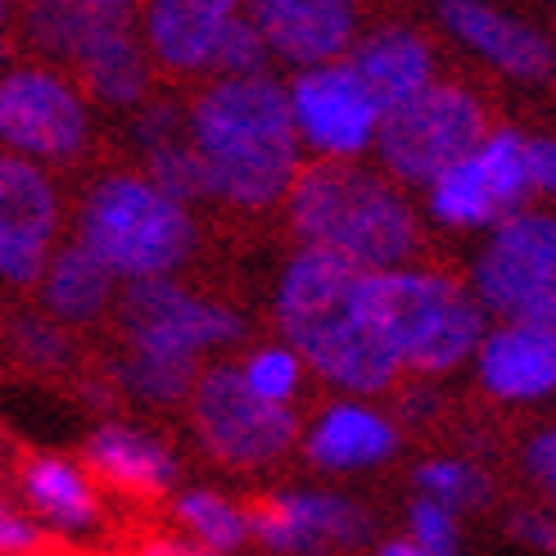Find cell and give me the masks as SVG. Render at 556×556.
<instances>
[{"label": "cell", "mask_w": 556, "mask_h": 556, "mask_svg": "<svg viewBox=\"0 0 556 556\" xmlns=\"http://www.w3.org/2000/svg\"><path fill=\"white\" fill-rule=\"evenodd\" d=\"M281 340L308 363V376L340 394H384L403 376L394 349L371 308V271L321 249H303L286 263L271 299Z\"/></svg>", "instance_id": "6da1fadb"}, {"label": "cell", "mask_w": 556, "mask_h": 556, "mask_svg": "<svg viewBox=\"0 0 556 556\" xmlns=\"http://www.w3.org/2000/svg\"><path fill=\"white\" fill-rule=\"evenodd\" d=\"M186 136L204 168L208 200L231 208H271L303 168L286 81L271 73L213 77L186 109Z\"/></svg>", "instance_id": "7a4b0ae2"}, {"label": "cell", "mask_w": 556, "mask_h": 556, "mask_svg": "<svg viewBox=\"0 0 556 556\" xmlns=\"http://www.w3.org/2000/svg\"><path fill=\"white\" fill-rule=\"evenodd\" d=\"M281 204L303 249H321L353 267H399L421 249V217L403 181L363 159L303 163Z\"/></svg>", "instance_id": "3957f363"}, {"label": "cell", "mask_w": 556, "mask_h": 556, "mask_svg": "<svg viewBox=\"0 0 556 556\" xmlns=\"http://www.w3.org/2000/svg\"><path fill=\"white\" fill-rule=\"evenodd\" d=\"M118 326L127 340L123 384L141 403L159 407L186 403L204 371V357L236 344L244 330L227 303L194 294L173 276L131 281L118 303Z\"/></svg>", "instance_id": "277c9868"}, {"label": "cell", "mask_w": 556, "mask_h": 556, "mask_svg": "<svg viewBox=\"0 0 556 556\" xmlns=\"http://www.w3.org/2000/svg\"><path fill=\"white\" fill-rule=\"evenodd\" d=\"M77 240L131 286L177 276L190 263L200 231L190 204L163 190L150 173H109L81 200Z\"/></svg>", "instance_id": "5b68a950"}, {"label": "cell", "mask_w": 556, "mask_h": 556, "mask_svg": "<svg viewBox=\"0 0 556 556\" xmlns=\"http://www.w3.org/2000/svg\"><path fill=\"white\" fill-rule=\"evenodd\" d=\"M371 308L399 367L416 376H448L466 367L489 326V308L476 290L457 276L412 263L371 271Z\"/></svg>", "instance_id": "8992f818"}, {"label": "cell", "mask_w": 556, "mask_h": 556, "mask_svg": "<svg viewBox=\"0 0 556 556\" xmlns=\"http://www.w3.org/2000/svg\"><path fill=\"white\" fill-rule=\"evenodd\" d=\"M489 131L484 100L462 87V81H426L394 104H384L371 154L380 168L403 186H426L434 173H443L453 159H462L470 146Z\"/></svg>", "instance_id": "52a82bcc"}, {"label": "cell", "mask_w": 556, "mask_h": 556, "mask_svg": "<svg viewBox=\"0 0 556 556\" xmlns=\"http://www.w3.org/2000/svg\"><path fill=\"white\" fill-rule=\"evenodd\" d=\"M91 131V96L68 68L33 60L0 73V150L64 168L87 154Z\"/></svg>", "instance_id": "ba28073f"}, {"label": "cell", "mask_w": 556, "mask_h": 556, "mask_svg": "<svg viewBox=\"0 0 556 556\" xmlns=\"http://www.w3.org/2000/svg\"><path fill=\"white\" fill-rule=\"evenodd\" d=\"M470 290L489 317L556 326V213L520 204L497 217L470 263Z\"/></svg>", "instance_id": "9c48e42d"}, {"label": "cell", "mask_w": 556, "mask_h": 556, "mask_svg": "<svg viewBox=\"0 0 556 556\" xmlns=\"http://www.w3.org/2000/svg\"><path fill=\"white\" fill-rule=\"evenodd\" d=\"M190 421L204 453L222 466L258 470L281 462L299 443V416L286 403H267L240 380L236 363L200 371L190 389Z\"/></svg>", "instance_id": "30bf717a"}, {"label": "cell", "mask_w": 556, "mask_h": 556, "mask_svg": "<svg viewBox=\"0 0 556 556\" xmlns=\"http://www.w3.org/2000/svg\"><path fill=\"white\" fill-rule=\"evenodd\" d=\"M426 213L448 231H489L534 194L530 186V136L489 127L462 159H453L426 186Z\"/></svg>", "instance_id": "8fae6325"}, {"label": "cell", "mask_w": 556, "mask_h": 556, "mask_svg": "<svg viewBox=\"0 0 556 556\" xmlns=\"http://www.w3.org/2000/svg\"><path fill=\"white\" fill-rule=\"evenodd\" d=\"M290 123L303 154L313 159H367L384 104L353 68L349 54L321 64H299L286 81Z\"/></svg>", "instance_id": "7c38bea8"}, {"label": "cell", "mask_w": 556, "mask_h": 556, "mask_svg": "<svg viewBox=\"0 0 556 556\" xmlns=\"http://www.w3.org/2000/svg\"><path fill=\"white\" fill-rule=\"evenodd\" d=\"M64 204L50 168L0 150V281H37L50 249L60 244Z\"/></svg>", "instance_id": "4fadbf2b"}, {"label": "cell", "mask_w": 556, "mask_h": 556, "mask_svg": "<svg viewBox=\"0 0 556 556\" xmlns=\"http://www.w3.org/2000/svg\"><path fill=\"white\" fill-rule=\"evenodd\" d=\"M439 23L470 60L511 81H547L556 73L552 37L493 0H439Z\"/></svg>", "instance_id": "5bb4252c"}, {"label": "cell", "mask_w": 556, "mask_h": 556, "mask_svg": "<svg viewBox=\"0 0 556 556\" xmlns=\"http://www.w3.org/2000/svg\"><path fill=\"white\" fill-rule=\"evenodd\" d=\"M466 367H476L480 389L497 403H543L556 394V326L497 317L493 326H484Z\"/></svg>", "instance_id": "9a60e30c"}, {"label": "cell", "mask_w": 556, "mask_h": 556, "mask_svg": "<svg viewBox=\"0 0 556 556\" xmlns=\"http://www.w3.org/2000/svg\"><path fill=\"white\" fill-rule=\"evenodd\" d=\"M254 543L276 556H317V552H349L363 547L371 525L357 511V503L321 489H290L271 497L267 507L249 511Z\"/></svg>", "instance_id": "2e32d148"}, {"label": "cell", "mask_w": 556, "mask_h": 556, "mask_svg": "<svg viewBox=\"0 0 556 556\" xmlns=\"http://www.w3.org/2000/svg\"><path fill=\"white\" fill-rule=\"evenodd\" d=\"M64 68L81 81V91L96 104L118 109V114H131V109H141L150 100L154 60L141 33L127 23V14L96 10Z\"/></svg>", "instance_id": "e0dca14e"}, {"label": "cell", "mask_w": 556, "mask_h": 556, "mask_svg": "<svg viewBox=\"0 0 556 556\" xmlns=\"http://www.w3.org/2000/svg\"><path fill=\"white\" fill-rule=\"evenodd\" d=\"M244 14L290 68L340 60L357 41V0H244Z\"/></svg>", "instance_id": "ac0fdd59"}, {"label": "cell", "mask_w": 556, "mask_h": 556, "mask_svg": "<svg viewBox=\"0 0 556 556\" xmlns=\"http://www.w3.org/2000/svg\"><path fill=\"white\" fill-rule=\"evenodd\" d=\"M244 14V0H141V41L154 68L204 77L217 41Z\"/></svg>", "instance_id": "d6986e66"}, {"label": "cell", "mask_w": 556, "mask_h": 556, "mask_svg": "<svg viewBox=\"0 0 556 556\" xmlns=\"http://www.w3.org/2000/svg\"><path fill=\"white\" fill-rule=\"evenodd\" d=\"M303 439V457H308L326 476H357V470H376L399 453V426L367 403V394H340L326 403Z\"/></svg>", "instance_id": "ffe728a7"}, {"label": "cell", "mask_w": 556, "mask_h": 556, "mask_svg": "<svg viewBox=\"0 0 556 556\" xmlns=\"http://www.w3.org/2000/svg\"><path fill=\"white\" fill-rule=\"evenodd\" d=\"M87 470L127 493H173L181 480L177 453L141 426H100L87 439Z\"/></svg>", "instance_id": "44dd1931"}, {"label": "cell", "mask_w": 556, "mask_h": 556, "mask_svg": "<svg viewBox=\"0 0 556 556\" xmlns=\"http://www.w3.org/2000/svg\"><path fill=\"white\" fill-rule=\"evenodd\" d=\"M37 286H41V308L60 326H91L96 317L114 308L118 276L73 236L68 244L50 249L46 267L37 271Z\"/></svg>", "instance_id": "7402d4cb"}, {"label": "cell", "mask_w": 556, "mask_h": 556, "mask_svg": "<svg viewBox=\"0 0 556 556\" xmlns=\"http://www.w3.org/2000/svg\"><path fill=\"white\" fill-rule=\"evenodd\" d=\"M23 497H27V511L37 516V525H46L54 534H68V539L91 534L100 520L91 470L68 457H37L23 470Z\"/></svg>", "instance_id": "603a6c76"}, {"label": "cell", "mask_w": 556, "mask_h": 556, "mask_svg": "<svg viewBox=\"0 0 556 556\" xmlns=\"http://www.w3.org/2000/svg\"><path fill=\"white\" fill-rule=\"evenodd\" d=\"M131 141H136V150H141V159H146V173L163 190L181 194L186 204L208 200L200 154H194L190 136H186V109L141 104V114H136V123H131Z\"/></svg>", "instance_id": "cb8c5ba5"}, {"label": "cell", "mask_w": 556, "mask_h": 556, "mask_svg": "<svg viewBox=\"0 0 556 556\" xmlns=\"http://www.w3.org/2000/svg\"><path fill=\"white\" fill-rule=\"evenodd\" d=\"M353 68L367 77V87L380 96V104H394L412 91L434 81V46L412 33V27H380L371 37H357L349 50Z\"/></svg>", "instance_id": "d4e9b609"}, {"label": "cell", "mask_w": 556, "mask_h": 556, "mask_svg": "<svg viewBox=\"0 0 556 556\" xmlns=\"http://www.w3.org/2000/svg\"><path fill=\"white\" fill-rule=\"evenodd\" d=\"M177 525L194 552H213V556H236L240 547L254 543V525L249 511L236 497L217 493V489H186L177 497Z\"/></svg>", "instance_id": "484cf974"}, {"label": "cell", "mask_w": 556, "mask_h": 556, "mask_svg": "<svg viewBox=\"0 0 556 556\" xmlns=\"http://www.w3.org/2000/svg\"><path fill=\"white\" fill-rule=\"evenodd\" d=\"M240 380L254 389L258 399L267 403H286L294 407L299 394H303V384H308V363L281 340V344H258V349H249L240 357Z\"/></svg>", "instance_id": "4316f807"}, {"label": "cell", "mask_w": 556, "mask_h": 556, "mask_svg": "<svg viewBox=\"0 0 556 556\" xmlns=\"http://www.w3.org/2000/svg\"><path fill=\"white\" fill-rule=\"evenodd\" d=\"M416 493L462 516L489 503V476L466 457H434L426 466H416Z\"/></svg>", "instance_id": "83f0119b"}, {"label": "cell", "mask_w": 556, "mask_h": 556, "mask_svg": "<svg viewBox=\"0 0 556 556\" xmlns=\"http://www.w3.org/2000/svg\"><path fill=\"white\" fill-rule=\"evenodd\" d=\"M407 547L412 556H457L462 552V525L457 511L430 503V497L416 493V503L407 507Z\"/></svg>", "instance_id": "f1b7e54d"}, {"label": "cell", "mask_w": 556, "mask_h": 556, "mask_svg": "<svg viewBox=\"0 0 556 556\" xmlns=\"http://www.w3.org/2000/svg\"><path fill=\"white\" fill-rule=\"evenodd\" d=\"M271 68V46L263 41V33L254 27V18L240 14L227 37L217 41V54H213V77H249V73H267Z\"/></svg>", "instance_id": "f546056e"}, {"label": "cell", "mask_w": 556, "mask_h": 556, "mask_svg": "<svg viewBox=\"0 0 556 556\" xmlns=\"http://www.w3.org/2000/svg\"><path fill=\"white\" fill-rule=\"evenodd\" d=\"M41 547V525L33 511H18L10 497H0V556H27Z\"/></svg>", "instance_id": "4dcf8cb0"}, {"label": "cell", "mask_w": 556, "mask_h": 556, "mask_svg": "<svg viewBox=\"0 0 556 556\" xmlns=\"http://www.w3.org/2000/svg\"><path fill=\"white\" fill-rule=\"evenodd\" d=\"M18 340H23V353L33 357V363H46V367H54V363H64L68 357V340H64V330H60V321H23L18 326Z\"/></svg>", "instance_id": "1f68e13d"}, {"label": "cell", "mask_w": 556, "mask_h": 556, "mask_svg": "<svg viewBox=\"0 0 556 556\" xmlns=\"http://www.w3.org/2000/svg\"><path fill=\"white\" fill-rule=\"evenodd\" d=\"M511 539L516 547H530V552H556V516L552 511H534V507H525L511 516Z\"/></svg>", "instance_id": "d6a6232c"}, {"label": "cell", "mask_w": 556, "mask_h": 556, "mask_svg": "<svg viewBox=\"0 0 556 556\" xmlns=\"http://www.w3.org/2000/svg\"><path fill=\"white\" fill-rule=\"evenodd\" d=\"M530 476L539 480L543 497H547V511L556 516V426H547L534 443H530Z\"/></svg>", "instance_id": "836d02e7"}, {"label": "cell", "mask_w": 556, "mask_h": 556, "mask_svg": "<svg viewBox=\"0 0 556 556\" xmlns=\"http://www.w3.org/2000/svg\"><path fill=\"white\" fill-rule=\"evenodd\" d=\"M530 186H534V194L556 200V136L530 141Z\"/></svg>", "instance_id": "e575fe53"}, {"label": "cell", "mask_w": 556, "mask_h": 556, "mask_svg": "<svg viewBox=\"0 0 556 556\" xmlns=\"http://www.w3.org/2000/svg\"><path fill=\"white\" fill-rule=\"evenodd\" d=\"M77 5H91V10H114V14H127V10H136L141 0H77Z\"/></svg>", "instance_id": "d590c367"}, {"label": "cell", "mask_w": 556, "mask_h": 556, "mask_svg": "<svg viewBox=\"0 0 556 556\" xmlns=\"http://www.w3.org/2000/svg\"><path fill=\"white\" fill-rule=\"evenodd\" d=\"M5 18H10V0H0V27H5Z\"/></svg>", "instance_id": "8d00e7d4"}, {"label": "cell", "mask_w": 556, "mask_h": 556, "mask_svg": "<svg viewBox=\"0 0 556 556\" xmlns=\"http://www.w3.org/2000/svg\"><path fill=\"white\" fill-rule=\"evenodd\" d=\"M547 5H556V0H547Z\"/></svg>", "instance_id": "74e56055"}]
</instances>
